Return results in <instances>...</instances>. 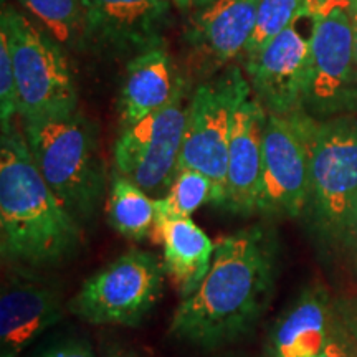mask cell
Here are the masks:
<instances>
[{"label":"cell","instance_id":"obj_10","mask_svg":"<svg viewBox=\"0 0 357 357\" xmlns=\"http://www.w3.org/2000/svg\"><path fill=\"white\" fill-rule=\"evenodd\" d=\"M184 84L164 108L123 128L113 147L116 172L147 194L169 189L178 167L189 114Z\"/></svg>","mask_w":357,"mask_h":357},{"label":"cell","instance_id":"obj_5","mask_svg":"<svg viewBox=\"0 0 357 357\" xmlns=\"http://www.w3.org/2000/svg\"><path fill=\"white\" fill-rule=\"evenodd\" d=\"M0 30L10 45L20 121L78 109V91L63 45L24 13L3 6Z\"/></svg>","mask_w":357,"mask_h":357},{"label":"cell","instance_id":"obj_30","mask_svg":"<svg viewBox=\"0 0 357 357\" xmlns=\"http://www.w3.org/2000/svg\"><path fill=\"white\" fill-rule=\"evenodd\" d=\"M312 2H323V0H312Z\"/></svg>","mask_w":357,"mask_h":357},{"label":"cell","instance_id":"obj_8","mask_svg":"<svg viewBox=\"0 0 357 357\" xmlns=\"http://www.w3.org/2000/svg\"><path fill=\"white\" fill-rule=\"evenodd\" d=\"M312 20L306 111L329 119L357 114V58L351 0L307 2Z\"/></svg>","mask_w":357,"mask_h":357},{"label":"cell","instance_id":"obj_27","mask_svg":"<svg viewBox=\"0 0 357 357\" xmlns=\"http://www.w3.org/2000/svg\"><path fill=\"white\" fill-rule=\"evenodd\" d=\"M174 2L182 8H192V10H197V8L208 6V3L215 2V0H174Z\"/></svg>","mask_w":357,"mask_h":357},{"label":"cell","instance_id":"obj_29","mask_svg":"<svg viewBox=\"0 0 357 357\" xmlns=\"http://www.w3.org/2000/svg\"><path fill=\"white\" fill-rule=\"evenodd\" d=\"M352 323H351V333H352V341L356 342V349H357V312L352 316Z\"/></svg>","mask_w":357,"mask_h":357},{"label":"cell","instance_id":"obj_21","mask_svg":"<svg viewBox=\"0 0 357 357\" xmlns=\"http://www.w3.org/2000/svg\"><path fill=\"white\" fill-rule=\"evenodd\" d=\"M307 6V0H260L255 30L245 48V58L255 55L260 48L288 29Z\"/></svg>","mask_w":357,"mask_h":357},{"label":"cell","instance_id":"obj_13","mask_svg":"<svg viewBox=\"0 0 357 357\" xmlns=\"http://www.w3.org/2000/svg\"><path fill=\"white\" fill-rule=\"evenodd\" d=\"M63 316L61 293L30 268L3 280L0 293V357H20Z\"/></svg>","mask_w":357,"mask_h":357},{"label":"cell","instance_id":"obj_20","mask_svg":"<svg viewBox=\"0 0 357 357\" xmlns=\"http://www.w3.org/2000/svg\"><path fill=\"white\" fill-rule=\"evenodd\" d=\"M43 25L45 32L66 47H83L84 10L82 0H20Z\"/></svg>","mask_w":357,"mask_h":357},{"label":"cell","instance_id":"obj_23","mask_svg":"<svg viewBox=\"0 0 357 357\" xmlns=\"http://www.w3.org/2000/svg\"><path fill=\"white\" fill-rule=\"evenodd\" d=\"M19 118V96H17L15 71H13L10 45L7 33L0 30V126L7 132Z\"/></svg>","mask_w":357,"mask_h":357},{"label":"cell","instance_id":"obj_19","mask_svg":"<svg viewBox=\"0 0 357 357\" xmlns=\"http://www.w3.org/2000/svg\"><path fill=\"white\" fill-rule=\"evenodd\" d=\"M106 217L109 225L124 238L142 242L153 235L155 204L139 185L114 171L106 195Z\"/></svg>","mask_w":357,"mask_h":357},{"label":"cell","instance_id":"obj_25","mask_svg":"<svg viewBox=\"0 0 357 357\" xmlns=\"http://www.w3.org/2000/svg\"><path fill=\"white\" fill-rule=\"evenodd\" d=\"M318 357H357V349L356 346H352V341L344 329L341 326H336L333 337L329 339L328 346Z\"/></svg>","mask_w":357,"mask_h":357},{"label":"cell","instance_id":"obj_1","mask_svg":"<svg viewBox=\"0 0 357 357\" xmlns=\"http://www.w3.org/2000/svg\"><path fill=\"white\" fill-rule=\"evenodd\" d=\"M276 260V238L266 227H247L223 236L207 276L174 311L169 334L205 351L247 336L271 300Z\"/></svg>","mask_w":357,"mask_h":357},{"label":"cell","instance_id":"obj_15","mask_svg":"<svg viewBox=\"0 0 357 357\" xmlns=\"http://www.w3.org/2000/svg\"><path fill=\"white\" fill-rule=\"evenodd\" d=\"M154 204L153 238L162 247L164 270L184 300L200 287L207 276L215 245L192 217L172 212L162 199H154Z\"/></svg>","mask_w":357,"mask_h":357},{"label":"cell","instance_id":"obj_6","mask_svg":"<svg viewBox=\"0 0 357 357\" xmlns=\"http://www.w3.org/2000/svg\"><path fill=\"white\" fill-rule=\"evenodd\" d=\"M252 95L248 78L238 66L200 83L189 101V114L178 169H194L211 178L212 205L225 207L227 164L231 124L236 109Z\"/></svg>","mask_w":357,"mask_h":357},{"label":"cell","instance_id":"obj_28","mask_svg":"<svg viewBox=\"0 0 357 357\" xmlns=\"http://www.w3.org/2000/svg\"><path fill=\"white\" fill-rule=\"evenodd\" d=\"M352 12V25H354V45H356V58H357V0H351Z\"/></svg>","mask_w":357,"mask_h":357},{"label":"cell","instance_id":"obj_7","mask_svg":"<svg viewBox=\"0 0 357 357\" xmlns=\"http://www.w3.org/2000/svg\"><path fill=\"white\" fill-rule=\"evenodd\" d=\"M164 275L158 255L129 248L84 280L66 310L89 324L136 328L162 296Z\"/></svg>","mask_w":357,"mask_h":357},{"label":"cell","instance_id":"obj_9","mask_svg":"<svg viewBox=\"0 0 357 357\" xmlns=\"http://www.w3.org/2000/svg\"><path fill=\"white\" fill-rule=\"evenodd\" d=\"M316 118L306 109L268 114L263 131V166L257 213L296 218L310 207L311 134Z\"/></svg>","mask_w":357,"mask_h":357},{"label":"cell","instance_id":"obj_4","mask_svg":"<svg viewBox=\"0 0 357 357\" xmlns=\"http://www.w3.org/2000/svg\"><path fill=\"white\" fill-rule=\"evenodd\" d=\"M312 220L326 238L357 242V118L316 119L311 134Z\"/></svg>","mask_w":357,"mask_h":357},{"label":"cell","instance_id":"obj_18","mask_svg":"<svg viewBox=\"0 0 357 357\" xmlns=\"http://www.w3.org/2000/svg\"><path fill=\"white\" fill-rule=\"evenodd\" d=\"M336 326L324 289H306L271 329V354L318 357L333 337Z\"/></svg>","mask_w":357,"mask_h":357},{"label":"cell","instance_id":"obj_14","mask_svg":"<svg viewBox=\"0 0 357 357\" xmlns=\"http://www.w3.org/2000/svg\"><path fill=\"white\" fill-rule=\"evenodd\" d=\"M266 118V109L252 95L235 113L227 164V200L223 207L235 215L248 217L257 213Z\"/></svg>","mask_w":357,"mask_h":357},{"label":"cell","instance_id":"obj_16","mask_svg":"<svg viewBox=\"0 0 357 357\" xmlns=\"http://www.w3.org/2000/svg\"><path fill=\"white\" fill-rule=\"evenodd\" d=\"M260 0H215L197 8L187 40L207 65L222 66L243 55L255 30Z\"/></svg>","mask_w":357,"mask_h":357},{"label":"cell","instance_id":"obj_3","mask_svg":"<svg viewBox=\"0 0 357 357\" xmlns=\"http://www.w3.org/2000/svg\"><path fill=\"white\" fill-rule=\"evenodd\" d=\"M22 131L53 194L82 225L91 222L109 187L96 124L73 109L22 121Z\"/></svg>","mask_w":357,"mask_h":357},{"label":"cell","instance_id":"obj_24","mask_svg":"<svg viewBox=\"0 0 357 357\" xmlns=\"http://www.w3.org/2000/svg\"><path fill=\"white\" fill-rule=\"evenodd\" d=\"M35 357H96L89 342L83 339H66L53 344Z\"/></svg>","mask_w":357,"mask_h":357},{"label":"cell","instance_id":"obj_12","mask_svg":"<svg viewBox=\"0 0 357 357\" xmlns=\"http://www.w3.org/2000/svg\"><path fill=\"white\" fill-rule=\"evenodd\" d=\"M83 47L111 56H136L164 45L169 0H82Z\"/></svg>","mask_w":357,"mask_h":357},{"label":"cell","instance_id":"obj_11","mask_svg":"<svg viewBox=\"0 0 357 357\" xmlns=\"http://www.w3.org/2000/svg\"><path fill=\"white\" fill-rule=\"evenodd\" d=\"M306 15L307 6L288 29L245 60L250 86L268 114L287 116L306 109L312 30H303Z\"/></svg>","mask_w":357,"mask_h":357},{"label":"cell","instance_id":"obj_17","mask_svg":"<svg viewBox=\"0 0 357 357\" xmlns=\"http://www.w3.org/2000/svg\"><path fill=\"white\" fill-rule=\"evenodd\" d=\"M184 84L164 45L129 58L118 100L121 129L164 108Z\"/></svg>","mask_w":357,"mask_h":357},{"label":"cell","instance_id":"obj_2","mask_svg":"<svg viewBox=\"0 0 357 357\" xmlns=\"http://www.w3.org/2000/svg\"><path fill=\"white\" fill-rule=\"evenodd\" d=\"M83 225L66 211L33 162L24 131L13 124L0 139V250L3 261L40 270L73 258Z\"/></svg>","mask_w":357,"mask_h":357},{"label":"cell","instance_id":"obj_22","mask_svg":"<svg viewBox=\"0 0 357 357\" xmlns=\"http://www.w3.org/2000/svg\"><path fill=\"white\" fill-rule=\"evenodd\" d=\"M162 202L172 212L192 217L204 204L212 202V182L194 169H178Z\"/></svg>","mask_w":357,"mask_h":357},{"label":"cell","instance_id":"obj_26","mask_svg":"<svg viewBox=\"0 0 357 357\" xmlns=\"http://www.w3.org/2000/svg\"><path fill=\"white\" fill-rule=\"evenodd\" d=\"M101 357H144L139 351L124 346L121 342H109L102 347Z\"/></svg>","mask_w":357,"mask_h":357},{"label":"cell","instance_id":"obj_31","mask_svg":"<svg viewBox=\"0 0 357 357\" xmlns=\"http://www.w3.org/2000/svg\"><path fill=\"white\" fill-rule=\"evenodd\" d=\"M268 357H278V356H275V354H270Z\"/></svg>","mask_w":357,"mask_h":357}]
</instances>
